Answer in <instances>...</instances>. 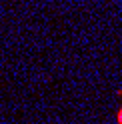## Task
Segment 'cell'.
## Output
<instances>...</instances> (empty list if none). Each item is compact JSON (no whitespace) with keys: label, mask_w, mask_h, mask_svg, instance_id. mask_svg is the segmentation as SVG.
Returning a JSON list of instances; mask_svg holds the SVG:
<instances>
[{"label":"cell","mask_w":122,"mask_h":124,"mask_svg":"<svg viewBox=\"0 0 122 124\" xmlns=\"http://www.w3.org/2000/svg\"><path fill=\"white\" fill-rule=\"evenodd\" d=\"M116 122L122 124V106H120V110H118V114H116Z\"/></svg>","instance_id":"6da1fadb"}]
</instances>
